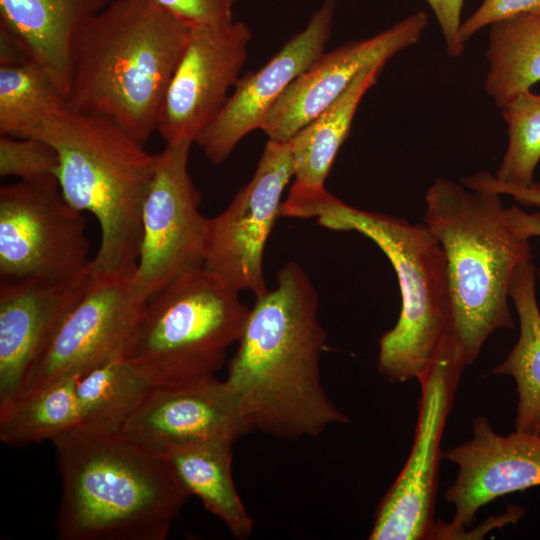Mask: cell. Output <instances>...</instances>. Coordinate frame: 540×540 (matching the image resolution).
<instances>
[{"label": "cell", "mask_w": 540, "mask_h": 540, "mask_svg": "<svg viewBox=\"0 0 540 540\" xmlns=\"http://www.w3.org/2000/svg\"><path fill=\"white\" fill-rule=\"evenodd\" d=\"M153 388L123 356L107 361L78 377L76 395L81 429L118 433Z\"/></svg>", "instance_id": "cell-24"}, {"label": "cell", "mask_w": 540, "mask_h": 540, "mask_svg": "<svg viewBox=\"0 0 540 540\" xmlns=\"http://www.w3.org/2000/svg\"><path fill=\"white\" fill-rule=\"evenodd\" d=\"M60 540H164L190 494L164 454L118 433L73 429L52 441Z\"/></svg>", "instance_id": "cell-2"}, {"label": "cell", "mask_w": 540, "mask_h": 540, "mask_svg": "<svg viewBox=\"0 0 540 540\" xmlns=\"http://www.w3.org/2000/svg\"><path fill=\"white\" fill-rule=\"evenodd\" d=\"M89 278L73 283L0 281V407L18 395L84 295Z\"/></svg>", "instance_id": "cell-18"}, {"label": "cell", "mask_w": 540, "mask_h": 540, "mask_svg": "<svg viewBox=\"0 0 540 540\" xmlns=\"http://www.w3.org/2000/svg\"><path fill=\"white\" fill-rule=\"evenodd\" d=\"M242 403L226 380L153 387L120 433L161 454L213 440L236 442L252 431Z\"/></svg>", "instance_id": "cell-16"}, {"label": "cell", "mask_w": 540, "mask_h": 540, "mask_svg": "<svg viewBox=\"0 0 540 540\" xmlns=\"http://www.w3.org/2000/svg\"><path fill=\"white\" fill-rule=\"evenodd\" d=\"M466 365L463 349L451 335L418 377L421 396L412 449L375 511L369 539H431L441 440Z\"/></svg>", "instance_id": "cell-9"}, {"label": "cell", "mask_w": 540, "mask_h": 540, "mask_svg": "<svg viewBox=\"0 0 540 540\" xmlns=\"http://www.w3.org/2000/svg\"><path fill=\"white\" fill-rule=\"evenodd\" d=\"M188 28L209 27L233 21L238 0H146Z\"/></svg>", "instance_id": "cell-29"}, {"label": "cell", "mask_w": 540, "mask_h": 540, "mask_svg": "<svg viewBox=\"0 0 540 540\" xmlns=\"http://www.w3.org/2000/svg\"><path fill=\"white\" fill-rule=\"evenodd\" d=\"M192 143L166 144L141 215V240L133 286L146 303L182 275L204 264L208 218L188 171Z\"/></svg>", "instance_id": "cell-10"}, {"label": "cell", "mask_w": 540, "mask_h": 540, "mask_svg": "<svg viewBox=\"0 0 540 540\" xmlns=\"http://www.w3.org/2000/svg\"><path fill=\"white\" fill-rule=\"evenodd\" d=\"M536 275L537 269L531 261L519 265L513 274L509 298L519 318V337L492 373L515 380L518 394L515 431L540 435V309Z\"/></svg>", "instance_id": "cell-21"}, {"label": "cell", "mask_w": 540, "mask_h": 540, "mask_svg": "<svg viewBox=\"0 0 540 540\" xmlns=\"http://www.w3.org/2000/svg\"><path fill=\"white\" fill-rule=\"evenodd\" d=\"M281 215L359 232L383 251L397 275L402 306L395 326L380 338L377 369L392 383L418 379L453 335L447 260L428 227L358 209L325 188L290 191Z\"/></svg>", "instance_id": "cell-5"}, {"label": "cell", "mask_w": 540, "mask_h": 540, "mask_svg": "<svg viewBox=\"0 0 540 540\" xmlns=\"http://www.w3.org/2000/svg\"><path fill=\"white\" fill-rule=\"evenodd\" d=\"M432 9L442 31L447 54L458 57L464 51L459 37L461 12L465 0H425Z\"/></svg>", "instance_id": "cell-31"}, {"label": "cell", "mask_w": 540, "mask_h": 540, "mask_svg": "<svg viewBox=\"0 0 540 540\" xmlns=\"http://www.w3.org/2000/svg\"><path fill=\"white\" fill-rule=\"evenodd\" d=\"M230 440H213L176 448L164 454L191 496L219 518L236 539H247L254 521L232 477Z\"/></svg>", "instance_id": "cell-20"}, {"label": "cell", "mask_w": 540, "mask_h": 540, "mask_svg": "<svg viewBox=\"0 0 540 540\" xmlns=\"http://www.w3.org/2000/svg\"><path fill=\"white\" fill-rule=\"evenodd\" d=\"M293 176L289 142L268 139L251 180L224 211L208 218L205 269L239 292L257 297L268 290L264 250L280 216L283 191Z\"/></svg>", "instance_id": "cell-11"}, {"label": "cell", "mask_w": 540, "mask_h": 540, "mask_svg": "<svg viewBox=\"0 0 540 540\" xmlns=\"http://www.w3.org/2000/svg\"><path fill=\"white\" fill-rule=\"evenodd\" d=\"M537 275L540 277V268L537 270Z\"/></svg>", "instance_id": "cell-33"}, {"label": "cell", "mask_w": 540, "mask_h": 540, "mask_svg": "<svg viewBox=\"0 0 540 540\" xmlns=\"http://www.w3.org/2000/svg\"><path fill=\"white\" fill-rule=\"evenodd\" d=\"M112 0H0V25L13 33L67 96L77 30Z\"/></svg>", "instance_id": "cell-19"}, {"label": "cell", "mask_w": 540, "mask_h": 540, "mask_svg": "<svg viewBox=\"0 0 540 540\" xmlns=\"http://www.w3.org/2000/svg\"><path fill=\"white\" fill-rule=\"evenodd\" d=\"M239 293L204 267L182 275L145 303L124 359L153 387L214 377L250 309Z\"/></svg>", "instance_id": "cell-7"}, {"label": "cell", "mask_w": 540, "mask_h": 540, "mask_svg": "<svg viewBox=\"0 0 540 540\" xmlns=\"http://www.w3.org/2000/svg\"><path fill=\"white\" fill-rule=\"evenodd\" d=\"M490 27L485 89L502 107L540 81V12L507 17Z\"/></svg>", "instance_id": "cell-23"}, {"label": "cell", "mask_w": 540, "mask_h": 540, "mask_svg": "<svg viewBox=\"0 0 540 540\" xmlns=\"http://www.w3.org/2000/svg\"><path fill=\"white\" fill-rule=\"evenodd\" d=\"M251 39L241 21L190 29L158 118L166 144L194 143L216 118L240 78Z\"/></svg>", "instance_id": "cell-13"}, {"label": "cell", "mask_w": 540, "mask_h": 540, "mask_svg": "<svg viewBox=\"0 0 540 540\" xmlns=\"http://www.w3.org/2000/svg\"><path fill=\"white\" fill-rule=\"evenodd\" d=\"M385 64L361 71L349 87L289 142L294 169L293 186L325 188V180L346 140L362 98L373 87Z\"/></svg>", "instance_id": "cell-22"}, {"label": "cell", "mask_w": 540, "mask_h": 540, "mask_svg": "<svg viewBox=\"0 0 540 540\" xmlns=\"http://www.w3.org/2000/svg\"><path fill=\"white\" fill-rule=\"evenodd\" d=\"M30 138L57 152L55 178L69 204L95 216L100 244L91 271L134 273L142 206L158 160L110 118L64 111Z\"/></svg>", "instance_id": "cell-6"}, {"label": "cell", "mask_w": 540, "mask_h": 540, "mask_svg": "<svg viewBox=\"0 0 540 540\" xmlns=\"http://www.w3.org/2000/svg\"><path fill=\"white\" fill-rule=\"evenodd\" d=\"M144 305L135 292L133 273L91 271L84 295L13 400L123 356Z\"/></svg>", "instance_id": "cell-12"}, {"label": "cell", "mask_w": 540, "mask_h": 540, "mask_svg": "<svg viewBox=\"0 0 540 540\" xmlns=\"http://www.w3.org/2000/svg\"><path fill=\"white\" fill-rule=\"evenodd\" d=\"M335 12L336 0H324L302 31L261 68L239 78L219 114L194 142L210 163L222 164L245 136L261 129L289 85L324 52Z\"/></svg>", "instance_id": "cell-15"}, {"label": "cell", "mask_w": 540, "mask_h": 540, "mask_svg": "<svg viewBox=\"0 0 540 540\" xmlns=\"http://www.w3.org/2000/svg\"><path fill=\"white\" fill-rule=\"evenodd\" d=\"M56 150L37 138L0 136V176L36 180L56 175Z\"/></svg>", "instance_id": "cell-28"}, {"label": "cell", "mask_w": 540, "mask_h": 540, "mask_svg": "<svg viewBox=\"0 0 540 540\" xmlns=\"http://www.w3.org/2000/svg\"><path fill=\"white\" fill-rule=\"evenodd\" d=\"M540 12V0H483L475 12L462 22L459 37L463 44L475 33L501 19Z\"/></svg>", "instance_id": "cell-30"}, {"label": "cell", "mask_w": 540, "mask_h": 540, "mask_svg": "<svg viewBox=\"0 0 540 540\" xmlns=\"http://www.w3.org/2000/svg\"><path fill=\"white\" fill-rule=\"evenodd\" d=\"M62 378L0 407V440L13 447L53 441L79 425L76 383Z\"/></svg>", "instance_id": "cell-25"}, {"label": "cell", "mask_w": 540, "mask_h": 540, "mask_svg": "<svg viewBox=\"0 0 540 540\" xmlns=\"http://www.w3.org/2000/svg\"><path fill=\"white\" fill-rule=\"evenodd\" d=\"M442 458L459 468L443 494L455 512L450 523L436 522L431 539L457 538L481 507L540 486V435L515 431L501 436L484 416L473 419L471 439L442 452Z\"/></svg>", "instance_id": "cell-14"}, {"label": "cell", "mask_w": 540, "mask_h": 540, "mask_svg": "<svg viewBox=\"0 0 540 540\" xmlns=\"http://www.w3.org/2000/svg\"><path fill=\"white\" fill-rule=\"evenodd\" d=\"M83 212L54 176L0 187V281L73 283L91 273Z\"/></svg>", "instance_id": "cell-8"}, {"label": "cell", "mask_w": 540, "mask_h": 540, "mask_svg": "<svg viewBox=\"0 0 540 540\" xmlns=\"http://www.w3.org/2000/svg\"><path fill=\"white\" fill-rule=\"evenodd\" d=\"M189 32L146 0H112L72 39L69 109L110 118L145 144Z\"/></svg>", "instance_id": "cell-4"}, {"label": "cell", "mask_w": 540, "mask_h": 540, "mask_svg": "<svg viewBox=\"0 0 540 540\" xmlns=\"http://www.w3.org/2000/svg\"><path fill=\"white\" fill-rule=\"evenodd\" d=\"M318 306L314 285L295 261L280 268L274 289L255 297L225 379L253 430L297 440L349 422L321 380L327 334Z\"/></svg>", "instance_id": "cell-1"}, {"label": "cell", "mask_w": 540, "mask_h": 540, "mask_svg": "<svg viewBox=\"0 0 540 540\" xmlns=\"http://www.w3.org/2000/svg\"><path fill=\"white\" fill-rule=\"evenodd\" d=\"M67 109L65 95L33 60L0 65V135L30 138Z\"/></svg>", "instance_id": "cell-26"}, {"label": "cell", "mask_w": 540, "mask_h": 540, "mask_svg": "<svg viewBox=\"0 0 540 540\" xmlns=\"http://www.w3.org/2000/svg\"><path fill=\"white\" fill-rule=\"evenodd\" d=\"M427 22V14L419 11L374 36L323 52L289 85L260 130L268 139L290 141L333 103L361 71L386 64L397 53L417 43Z\"/></svg>", "instance_id": "cell-17"}, {"label": "cell", "mask_w": 540, "mask_h": 540, "mask_svg": "<svg viewBox=\"0 0 540 540\" xmlns=\"http://www.w3.org/2000/svg\"><path fill=\"white\" fill-rule=\"evenodd\" d=\"M461 183L471 189L495 192L500 195H510L525 206L540 207V185L533 183L525 187H510L498 184L488 172H479L462 178Z\"/></svg>", "instance_id": "cell-32"}, {"label": "cell", "mask_w": 540, "mask_h": 540, "mask_svg": "<svg viewBox=\"0 0 540 540\" xmlns=\"http://www.w3.org/2000/svg\"><path fill=\"white\" fill-rule=\"evenodd\" d=\"M501 108L509 139L494 180L504 186H530L540 161V95L529 90Z\"/></svg>", "instance_id": "cell-27"}, {"label": "cell", "mask_w": 540, "mask_h": 540, "mask_svg": "<svg viewBox=\"0 0 540 540\" xmlns=\"http://www.w3.org/2000/svg\"><path fill=\"white\" fill-rule=\"evenodd\" d=\"M424 224L447 260L453 336L467 365L498 329H514L508 298L516 268L531 261L533 213L500 194L439 178L426 193Z\"/></svg>", "instance_id": "cell-3"}]
</instances>
